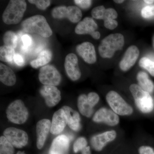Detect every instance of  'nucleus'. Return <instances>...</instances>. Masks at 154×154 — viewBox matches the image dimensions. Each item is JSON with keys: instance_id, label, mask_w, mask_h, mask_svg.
<instances>
[{"instance_id": "obj_1", "label": "nucleus", "mask_w": 154, "mask_h": 154, "mask_svg": "<svg viewBox=\"0 0 154 154\" xmlns=\"http://www.w3.org/2000/svg\"><path fill=\"white\" fill-rule=\"evenodd\" d=\"M22 29L25 32L38 34L47 38L52 35L53 32L44 16L35 15L25 19L22 22Z\"/></svg>"}, {"instance_id": "obj_2", "label": "nucleus", "mask_w": 154, "mask_h": 154, "mask_svg": "<svg viewBox=\"0 0 154 154\" xmlns=\"http://www.w3.org/2000/svg\"><path fill=\"white\" fill-rule=\"evenodd\" d=\"M124 43V36L121 33L110 34L103 38L99 45V54L104 58H110L116 51L122 48Z\"/></svg>"}, {"instance_id": "obj_3", "label": "nucleus", "mask_w": 154, "mask_h": 154, "mask_svg": "<svg viewBox=\"0 0 154 154\" xmlns=\"http://www.w3.org/2000/svg\"><path fill=\"white\" fill-rule=\"evenodd\" d=\"M27 8L23 0H11L2 15V20L7 25H16L22 20Z\"/></svg>"}, {"instance_id": "obj_4", "label": "nucleus", "mask_w": 154, "mask_h": 154, "mask_svg": "<svg viewBox=\"0 0 154 154\" xmlns=\"http://www.w3.org/2000/svg\"><path fill=\"white\" fill-rule=\"evenodd\" d=\"M129 90L138 108L143 113L151 112L154 108L153 100L149 94L143 91L138 85L132 84Z\"/></svg>"}, {"instance_id": "obj_5", "label": "nucleus", "mask_w": 154, "mask_h": 154, "mask_svg": "<svg viewBox=\"0 0 154 154\" xmlns=\"http://www.w3.org/2000/svg\"><path fill=\"white\" fill-rule=\"evenodd\" d=\"M6 114L9 121L17 124L25 123L29 116L28 109L21 100H15L11 103L6 110Z\"/></svg>"}, {"instance_id": "obj_6", "label": "nucleus", "mask_w": 154, "mask_h": 154, "mask_svg": "<svg viewBox=\"0 0 154 154\" xmlns=\"http://www.w3.org/2000/svg\"><path fill=\"white\" fill-rule=\"evenodd\" d=\"M106 99L113 112L119 115L132 114V107L128 104L120 95L114 91H110L106 96Z\"/></svg>"}, {"instance_id": "obj_7", "label": "nucleus", "mask_w": 154, "mask_h": 154, "mask_svg": "<svg viewBox=\"0 0 154 154\" xmlns=\"http://www.w3.org/2000/svg\"><path fill=\"white\" fill-rule=\"evenodd\" d=\"M51 15L55 19L67 18L73 23L79 22L82 17L81 10L75 6H57L53 9Z\"/></svg>"}, {"instance_id": "obj_8", "label": "nucleus", "mask_w": 154, "mask_h": 154, "mask_svg": "<svg viewBox=\"0 0 154 154\" xmlns=\"http://www.w3.org/2000/svg\"><path fill=\"white\" fill-rule=\"evenodd\" d=\"M38 79L44 85L56 86L60 84L61 76L55 67L48 65L42 67L39 70Z\"/></svg>"}, {"instance_id": "obj_9", "label": "nucleus", "mask_w": 154, "mask_h": 154, "mask_svg": "<svg viewBox=\"0 0 154 154\" xmlns=\"http://www.w3.org/2000/svg\"><path fill=\"white\" fill-rule=\"evenodd\" d=\"M4 136L14 146L22 148L27 144L28 137L27 133L16 128H6L4 132Z\"/></svg>"}, {"instance_id": "obj_10", "label": "nucleus", "mask_w": 154, "mask_h": 154, "mask_svg": "<svg viewBox=\"0 0 154 154\" xmlns=\"http://www.w3.org/2000/svg\"><path fill=\"white\" fill-rule=\"evenodd\" d=\"M64 67L68 76L72 81H77L81 77V70L79 66V60L76 54H69L65 58Z\"/></svg>"}, {"instance_id": "obj_11", "label": "nucleus", "mask_w": 154, "mask_h": 154, "mask_svg": "<svg viewBox=\"0 0 154 154\" xmlns=\"http://www.w3.org/2000/svg\"><path fill=\"white\" fill-rule=\"evenodd\" d=\"M39 93L48 107L55 106L60 102L61 98L60 92L55 86H42L39 90Z\"/></svg>"}, {"instance_id": "obj_12", "label": "nucleus", "mask_w": 154, "mask_h": 154, "mask_svg": "<svg viewBox=\"0 0 154 154\" xmlns=\"http://www.w3.org/2000/svg\"><path fill=\"white\" fill-rule=\"evenodd\" d=\"M93 120L96 122H104L110 126H114L119 122V117L115 112L107 109L102 108L95 113Z\"/></svg>"}, {"instance_id": "obj_13", "label": "nucleus", "mask_w": 154, "mask_h": 154, "mask_svg": "<svg viewBox=\"0 0 154 154\" xmlns=\"http://www.w3.org/2000/svg\"><path fill=\"white\" fill-rule=\"evenodd\" d=\"M140 54V51L135 45H131L126 50L119 63V67L123 71L128 70L135 63Z\"/></svg>"}, {"instance_id": "obj_14", "label": "nucleus", "mask_w": 154, "mask_h": 154, "mask_svg": "<svg viewBox=\"0 0 154 154\" xmlns=\"http://www.w3.org/2000/svg\"><path fill=\"white\" fill-rule=\"evenodd\" d=\"M77 53L87 63L94 64L96 61V50L94 45L90 42H83L76 46Z\"/></svg>"}, {"instance_id": "obj_15", "label": "nucleus", "mask_w": 154, "mask_h": 154, "mask_svg": "<svg viewBox=\"0 0 154 154\" xmlns=\"http://www.w3.org/2000/svg\"><path fill=\"white\" fill-rule=\"evenodd\" d=\"M49 119H42L36 124V146L39 149L43 147L51 127Z\"/></svg>"}, {"instance_id": "obj_16", "label": "nucleus", "mask_w": 154, "mask_h": 154, "mask_svg": "<svg viewBox=\"0 0 154 154\" xmlns=\"http://www.w3.org/2000/svg\"><path fill=\"white\" fill-rule=\"evenodd\" d=\"M116 137L115 131H106L93 137L91 140V144L94 150L100 151L108 143L114 140Z\"/></svg>"}, {"instance_id": "obj_17", "label": "nucleus", "mask_w": 154, "mask_h": 154, "mask_svg": "<svg viewBox=\"0 0 154 154\" xmlns=\"http://www.w3.org/2000/svg\"><path fill=\"white\" fill-rule=\"evenodd\" d=\"M67 124L66 115L62 108L56 111L53 116L50 132L53 134H59Z\"/></svg>"}, {"instance_id": "obj_18", "label": "nucleus", "mask_w": 154, "mask_h": 154, "mask_svg": "<svg viewBox=\"0 0 154 154\" xmlns=\"http://www.w3.org/2000/svg\"><path fill=\"white\" fill-rule=\"evenodd\" d=\"M98 28V25L94 19L86 17L82 21L79 22L75 28V33L79 35L90 34L91 36Z\"/></svg>"}, {"instance_id": "obj_19", "label": "nucleus", "mask_w": 154, "mask_h": 154, "mask_svg": "<svg viewBox=\"0 0 154 154\" xmlns=\"http://www.w3.org/2000/svg\"><path fill=\"white\" fill-rule=\"evenodd\" d=\"M69 139L61 135L54 139L49 150V154H66L69 145Z\"/></svg>"}, {"instance_id": "obj_20", "label": "nucleus", "mask_w": 154, "mask_h": 154, "mask_svg": "<svg viewBox=\"0 0 154 154\" xmlns=\"http://www.w3.org/2000/svg\"><path fill=\"white\" fill-rule=\"evenodd\" d=\"M91 15L94 19H102L104 22L110 20H115L118 17L117 12L114 9H106L103 6L96 7L92 10Z\"/></svg>"}, {"instance_id": "obj_21", "label": "nucleus", "mask_w": 154, "mask_h": 154, "mask_svg": "<svg viewBox=\"0 0 154 154\" xmlns=\"http://www.w3.org/2000/svg\"><path fill=\"white\" fill-rule=\"evenodd\" d=\"M66 115L67 124L73 130H79L80 128V116L79 114L76 110L67 106L62 107Z\"/></svg>"}, {"instance_id": "obj_22", "label": "nucleus", "mask_w": 154, "mask_h": 154, "mask_svg": "<svg viewBox=\"0 0 154 154\" xmlns=\"http://www.w3.org/2000/svg\"><path fill=\"white\" fill-rule=\"evenodd\" d=\"M0 81L8 86L14 85L17 81L16 75L13 70L2 63H0Z\"/></svg>"}, {"instance_id": "obj_23", "label": "nucleus", "mask_w": 154, "mask_h": 154, "mask_svg": "<svg viewBox=\"0 0 154 154\" xmlns=\"http://www.w3.org/2000/svg\"><path fill=\"white\" fill-rule=\"evenodd\" d=\"M52 57V54L50 50L45 49L39 53L36 59L32 60L30 64L32 67L37 69L39 67L44 66L49 63Z\"/></svg>"}, {"instance_id": "obj_24", "label": "nucleus", "mask_w": 154, "mask_h": 154, "mask_svg": "<svg viewBox=\"0 0 154 154\" xmlns=\"http://www.w3.org/2000/svg\"><path fill=\"white\" fill-rule=\"evenodd\" d=\"M138 85L143 91L149 94L152 93L154 90L153 82L149 79L148 75L145 72L140 71L138 73L137 76Z\"/></svg>"}, {"instance_id": "obj_25", "label": "nucleus", "mask_w": 154, "mask_h": 154, "mask_svg": "<svg viewBox=\"0 0 154 154\" xmlns=\"http://www.w3.org/2000/svg\"><path fill=\"white\" fill-rule=\"evenodd\" d=\"M78 107L80 113L87 117H90L93 113V107L88 103V96L82 94L78 99Z\"/></svg>"}, {"instance_id": "obj_26", "label": "nucleus", "mask_w": 154, "mask_h": 154, "mask_svg": "<svg viewBox=\"0 0 154 154\" xmlns=\"http://www.w3.org/2000/svg\"><path fill=\"white\" fill-rule=\"evenodd\" d=\"M15 51L14 48L3 45L0 47V60L4 62H11L14 60Z\"/></svg>"}, {"instance_id": "obj_27", "label": "nucleus", "mask_w": 154, "mask_h": 154, "mask_svg": "<svg viewBox=\"0 0 154 154\" xmlns=\"http://www.w3.org/2000/svg\"><path fill=\"white\" fill-rule=\"evenodd\" d=\"M17 36L16 33L12 31H8L5 33L3 37L5 45L15 49L17 46Z\"/></svg>"}, {"instance_id": "obj_28", "label": "nucleus", "mask_w": 154, "mask_h": 154, "mask_svg": "<svg viewBox=\"0 0 154 154\" xmlns=\"http://www.w3.org/2000/svg\"><path fill=\"white\" fill-rule=\"evenodd\" d=\"M1 154H14V146L7 140L5 136L0 138Z\"/></svg>"}, {"instance_id": "obj_29", "label": "nucleus", "mask_w": 154, "mask_h": 154, "mask_svg": "<svg viewBox=\"0 0 154 154\" xmlns=\"http://www.w3.org/2000/svg\"><path fill=\"white\" fill-rule=\"evenodd\" d=\"M139 65L141 67L147 70L151 75L154 77V61L149 58L143 57L140 59Z\"/></svg>"}, {"instance_id": "obj_30", "label": "nucleus", "mask_w": 154, "mask_h": 154, "mask_svg": "<svg viewBox=\"0 0 154 154\" xmlns=\"http://www.w3.org/2000/svg\"><path fill=\"white\" fill-rule=\"evenodd\" d=\"M88 143L86 139L84 137H80L75 142L73 145L74 151L75 153L82 151L87 146Z\"/></svg>"}, {"instance_id": "obj_31", "label": "nucleus", "mask_w": 154, "mask_h": 154, "mask_svg": "<svg viewBox=\"0 0 154 154\" xmlns=\"http://www.w3.org/2000/svg\"><path fill=\"white\" fill-rule=\"evenodd\" d=\"M29 3L35 5L36 8L39 10L44 11L48 8L51 4V1L49 0H29Z\"/></svg>"}, {"instance_id": "obj_32", "label": "nucleus", "mask_w": 154, "mask_h": 154, "mask_svg": "<svg viewBox=\"0 0 154 154\" xmlns=\"http://www.w3.org/2000/svg\"><path fill=\"white\" fill-rule=\"evenodd\" d=\"M142 17L144 19H149L154 17V5L147 6L141 11Z\"/></svg>"}, {"instance_id": "obj_33", "label": "nucleus", "mask_w": 154, "mask_h": 154, "mask_svg": "<svg viewBox=\"0 0 154 154\" xmlns=\"http://www.w3.org/2000/svg\"><path fill=\"white\" fill-rule=\"evenodd\" d=\"M23 45L22 46V51L26 52L28 50V48L32 43V40L31 37L28 34L23 35L22 37Z\"/></svg>"}, {"instance_id": "obj_34", "label": "nucleus", "mask_w": 154, "mask_h": 154, "mask_svg": "<svg viewBox=\"0 0 154 154\" xmlns=\"http://www.w3.org/2000/svg\"><path fill=\"white\" fill-rule=\"evenodd\" d=\"M99 100V97L98 94L94 92H91L88 94V103L92 107H94L98 103Z\"/></svg>"}, {"instance_id": "obj_35", "label": "nucleus", "mask_w": 154, "mask_h": 154, "mask_svg": "<svg viewBox=\"0 0 154 154\" xmlns=\"http://www.w3.org/2000/svg\"><path fill=\"white\" fill-rule=\"evenodd\" d=\"M77 6L83 9H88L91 7L92 1L91 0H75Z\"/></svg>"}, {"instance_id": "obj_36", "label": "nucleus", "mask_w": 154, "mask_h": 154, "mask_svg": "<svg viewBox=\"0 0 154 154\" xmlns=\"http://www.w3.org/2000/svg\"><path fill=\"white\" fill-rule=\"evenodd\" d=\"M118 23L116 20H110L104 22V26L105 28L110 30H113L118 26Z\"/></svg>"}, {"instance_id": "obj_37", "label": "nucleus", "mask_w": 154, "mask_h": 154, "mask_svg": "<svg viewBox=\"0 0 154 154\" xmlns=\"http://www.w3.org/2000/svg\"><path fill=\"white\" fill-rule=\"evenodd\" d=\"M14 60L16 64L19 66H23L25 65L24 58L19 54H16L14 56Z\"/></svg>"}, {"instance_id": "obj_38", "label": "nucleus", "mask_w": 154, "mask_h": 154, "mask_svg": "<svg viewBox=\"0 0 154 154\" xmlns=\"http://www.w3.org/2000/svg\"><path fill=\"white\" fill-rule=\"evenodd\" d=\"M140 154H154L153 149L148 146H142L139 149Z\"/></svg>"}, {"instance_id": "obj_39", "label": "nucleus", "mask_w": 154, "mask_h": 154, "mask_svg": "<svg viewBox=\"0 0 154 154\" xmlns=\"http://www.w3.org/2000/svg\"><path fill=\"white\" fill-rule=\"evenodd\" d=\"M82 154H91L90 146H87L82 151Z\"/></svg>"}, {"instance_id": "obj_40", "label": "nucleus", "mask_w": 154, "mask_h": 154, "mask_svg": "<svg viewBox=\"0 0 154 154\" xmlns=\"http://www.w3.org/2000/svg\"><path fill=\"white\" fill-rule=\"evenodd\" d=\"M144 2L147 4H152L154 3V0H145Z\"/></svg>"}, {"instance_id": "obj_41", "label": "nucleus", "mask_w": 154, "mask_h": 154, "mask_svg": "<svg viewBox=\"0 0 154 154\" xmlns=\"http://www.w3.org/2000/svg\"><path fill=\"white\" fill-rule=\"evenodd\" d=\"M114 2L115 3H117V4H121V3H123L124 1H123V0H118V1L116 0V1H114Z\"/></svg>"}, {"instance_id": "obj_42", "label": "nucleus", "mask_w": 154, "mask_h": 154, "mask_svg": "<svg viewBox=\"0 0 154 154\" xmlns=\"http://www.w3.org/2000/svg\"><path fill=\"white\" fill-rule=\"evenodd\" d=\"M17 154H25V153L24 152L19 151L17 152Z\"/></svg>"}, {"instance_id": "obj_43", "label": "nucleus", "mask_w": 154, "mask_h": 154, "mask_svg": "<svg viewBox=\"0 0 154 154\" xmlns=\"http://www.w3.org/2000/svg\"><path fill=\"white\" fill-rule=\"evenodd\" d=\"M152 45L153 46V48H154V35L152 38Z\"/></svg>"}]
</instances>
